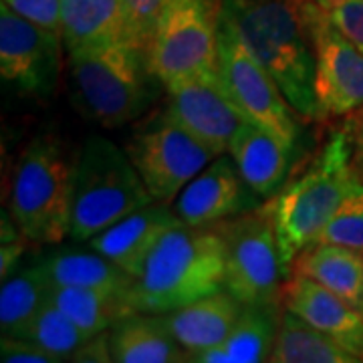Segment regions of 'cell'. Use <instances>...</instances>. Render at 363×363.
<instances>
[{
  "mask_svg": "<svg viewBox=\"0 0 363 363\" xmlns=\"http://www.w3.org/2000/svg\"><path fill=\"white\" fill-rule=\"evenodd\" d=\"M220 13L283 91L303 121H319L315 47L303 0H222Z\"/></svg>",
  "mask_w": 363,
  "mask_h": 363,
  "instance_id": "1",
  "label": "cell"
},
{
  "mask_svg": "<svg viewBox=\"0 0 363 363\" xmlns=\"http://www.w3.org/2000/svg\"><path fill=\"white\" fill-rule=\"evenodd\" d=\"M357 176L353 166V130L333 131L307 168L269 200L285 267H291L307 247L315 245Z\"/></svg>",
  "mask_w": 363,
  "mask_h": 363,
  "instance_id": "2",
  "label": "cell"
},
{
  "mask_svg": "<svg viewBox=\"0 0 363 363\" xmlns=\"http://www.w3.org/2000/svg\"><path fill=\"white\" fill-rule=\"evenodd\" d=\"M226 262L220 234L212 226L176 224L164 234L135 277L133 311H174L224 289Z\"/></svg>",
  "mask_w": 363,
  "mask_h": 363,
  "instance_id": "3",
  "label": "cell"
},
{
  "mask_svg": "<svg viewBox=\"0 0 363 363\" xmlns=\"http://www.w3.org/2000/svg\"><path fill=\"white\" fill-rule=\"evenodd\" d=\"M71 101L104 128H119L147 111L162 81L150 52L131 40L67 55ZM164 87V85H162Z\"/></svg>",
  "mask_w": 363,
  "mask_h": 363,
  "instance_id": "4",
  "label": "cell"
},
{
  "mask_svg": "<svg viewBox=\"0 0 363 363\" xmlns=\"http://www.w3.org/2000/svg\"><path fill=\"white\" fill-rule=\"evenodd\" d=\"M152 202L154 198L125 150L101 135L85 140L71 172V240H89Z\"/></svg>",
  "mask_w": 363,
  "mask_h": 363,
  "instance_id": "5",
  "label": "cell"
},
{
  "mask_svg": "<svg viewBox=\"0 0 363 363\" xmlns=\"http://www.w3.org/2000/svg\"><path fill=\"white\" fill-rule=\"evenodd\" d=\"M71 172L61 143L39 135L18 160L11 186V216L37 245H59L69 238Z\"/></svg>",
  "mask_w": 363,
  "mask_h": 363,
  "instance_id": "6",
  "label": "cell"
},
{
  "mask_svg": "<svg viewBox=\"0 0 363 363\" xmlns=\"http://www.w3.org/2000/svg\"><path fill=\"white\" fill-rule=\"evenodd\" d=\"M224 245V289L242 305L283 303L291 272L283 262L269 200L262 206L212 226Z\"/></svg>",
  "mask_w": 363,
  "mask_h": 363,
  "instance_id": "7",
  "label": "cell"
},
{
  "mask_svg": "<svg viewBox=\"0 0 363 363\" xmlns=\"http://www.w3.org/2000/svg\"><path fill=\"white\" fill-rule=\"evenodd\" d=\"M222 0H168L150 47V63L162 81L218 73V21Z\"/></svg>",
  "mask_w": 363,
  "mask_h": 363,
  "instance_id": "8",
  "label": "cell"
},
{
  "mask_svg": "<svg viewBox=\"0 0 363 363\" xmlns=\"http://www.w3.org/2000/svg\"><path fill=\"white\" fill-rule=\"evenodd\" d=\"M125 152L140 172L154 202L169 204L216 157L180 123L160 111L125 143Z\"/></svg>",
  "mask_w": 363,
  "mask_h": 363,
  "instance_id": "9",
  "label": "cell"
},
{
  "mask_svg": "<svg viewBox=\"0 0 363 363\" xmlns=\"http://www.w3.org/2000/svg\"><path fill=\"white\" fill-rule=\"evenodd\" d=\"M218 73L234 104L252 123L267 128L293 147L297 145L298 116L295 109L271 73L248 49L236 26L222 13L218 21Z\"/></svg>",
  "mask_w": 363,
  "mask_h": 363,
  "instance_id": "10",
  "label": "cell"
},
{
  "mask_svg": "<svg viewBox=\"0 0 363 363\" xmlns=\"http://www.w3.org/2000/svg\"><path fill=\"white\" fill-rule=\"evenodd\" d=\"M305 23L315 47V97L319 121L363 109V52L329 23L323 6L303 0Z\"/></svg>",
  "mask_w": 363,
  "mask_h": 363,
  "instance_id": "11",
  "label": "cell"
},
{
  "mask_svg": "<svg viewBox=\"0 0 363 363\" xmlns=\"http://www.w3.org/2000/svg\"><path fill=\"white\" fill-rule=\"evenodd\" d=\"M63 37L0 4V75L23 95L49 97L61 73Z\"/></svg>",
  "mask_w": 363,
  "mask_h": 363,
  "instance_id": "12",
  "label": "cell"
},
{
  "mask_svg": "<svg viewBox=\"0 0 363 363\" xmlns=\"http://www.w3.org/2000/svg\"><path fill=\"white\" fill-rule=\"evenodd\" d=\"M166 113L216 156L228 154L230 142L248 123L222 83L220 73H204L166 85Z\"/></svg>",
  "mask_w": 363,
  "mask_h": 363,
  "instance_id": "13",
  "label": "cell"
},
{
  "mask_svg": "<svg viewBox=\"0 0 363 363\" xmlns=\"http://www.w3.org/2000/svg\"><path fill=\"white\" fill-rule=\"evenodd\" d=\"M262 200L242 178L230 154L216 156L178 198L174 212L182 224L210 228L222 220L262 206Z\"/></svg>",
  "mask_w": 363,
  "mask_h": 363,
  "instance_id": "14",
  "label": "cell"
},
{
  "mask_svg": "<svg viewBox=\"0 0 363 363\" xmlns=\"http://www.w3.org/2000/svg\"><path fill=\"white\" fill-rule=\"evenodd\" d=\"M283 305L363 362V313L335 293L309 277L291 272L283 289Z\"/></svg>",
  "mask_w": 363,
  "mask_h": 363,
  "instance_id": "15",
  "label": "cell"
},
{
  "mask_svg": "<svg viewBox=\"0 0 363 363\" xmlns=\"http://www.w3.org/2000/svg\"><path fill=\"white\" fill-rule=\"evenodd\" d=\"M176 224H180V218L168 204L152 202L113 222L87 242L135 279L157 240Z\"/></svg>",
  "mask_w": 363,
  "mask_h": 363,
  "instance_id": "16",
  "label": "cell"
},
{
  "mask_svg": "<svg viewBox=\"0 0 363 363\" xmlns=\"http://www.w3.org/2000/svg\"><path fill=\"white\" fill-rule=\"evenodd\" d=\"M228 154L236 162L248 186L262 200H271L291 178L295 147L267 128L248 121L234 135Z\"/></svg>",
  "mask_w": 363,
  "mask_h": 363,
  "instance_id": "17",
  "label": "cell"
},
{
  "mask_svg": "<svg viewBox=\"0 0 363 363\" xmlns=\"http://www.w3.org/2000/svg\"><path fill=\"white\" fill-rule=\"evenodd\" d=\"M240 311L242 303L222 289L186 307L164 313V321L192 362L198 353L222 345L228 339Z\"/></svg>",
  "mask_w": 363,
  "mask_h": 363,
  "instance_id": "18",
  "label": "cell"
},
{
  "mask_svg": "<svg viewBox=\"0 0 363 363\" xmlns=\"http://www.w3.org/2000/svg\"><path fill=\"white\" fill-rule=\"evenodd\" d=\"M111 357L117 363L190 362L188 351L172 335L164 315L131 311L111 329Z\"/></svg>",
  "mask_w": 363,
  "mask_h": 363,
  "instance_id": "19",
  "label": "cell"
},
{
  "mask_svg": "<svg viewBox=\"0 0 363 363\" xmlns=\"http://www.w3.org/2000/svg\"><path fill=\"white\" fill-rule=\"evenodd\" d=\"M52 285L85 286L130 301L135 279L95 248L59 247L39 260Z\"/></svg>",
  "mask_w": 363,
  "mask_h": 363,
  "instance_id": "20",
  "label": "cell"
},
{
  "mask_svg": "<svg viewBox=\"0 0 363 363\" xmlns=\"http://www.w3.org/2000/svg\"><path fill=\"white\" fill-rule=\"evenodd\" d=\"M61 16L67 55L131 40L121 0H63Z\"/></svg>",
  "mask_w": 363,
  "mask_h": 363,
  "instance_id": "21",
  "label": "cell"
},
{
  "mask_svg": "<svg viewBox=\"0 0 363 363\" xmlns=\"http://www.w3.org/2000/svg\"><path fill=\"white\" fill-rule=\"evenodd\" d=\"M291 272L309 277L363 313V255L339 245L315 242L298 255Z\"/></svg>",
  "mask_w": 363,
  "mask_h": 363,
  "instance_id": "22",
  "label": "cell"
},
{
  "mask_svg": "<svg viewBox=\"0 0 363 363\" xmlns=\"http://www.w3.org/2000/svg\"><path fill=\"white\" fill-rule=\"evenodd\" d=\"M49 293L51 281L39 260L9 274L0 289L2 337H25L33 319L47 303Z\"/></svg>",
  "mask_w": 363,
  "mask_h": 363,
  "instance_id": "23",
  "label": "cell"
},
{
  "mask_svg": "<svg viewBox=\"0 0 363 363\" xmlns=\"http://www.w3.org/2000/svg\"><path fill=\"white\" fill-rule=\"evenodd\" d=\"M271 363H359L333 337L307 323L285 307Z\"/></svg>",
  "mask_w": 363,
  "mask_h": 363,
  "instance_id": "24",
  "label": "cell"
},
{
  "mask_svg": "<svg viewBox=\"0 0 363 363\" xmlns=\"http://www.w3.org/2000/svg\"><path fill=\"white\" fill-rule=\"evenodd\" d=\"M283 303H252L242 305L238 321L228 339L222 343L228 363H260L271 359L279 335Z\"/></svg>",
  "mask_w": 363,
  "mask_h": 363,
  "instance_id": "25",
  "label": "cell"
},
{
  "mask_svg": "<svg viewBox=\"0 0 363 363\" xmlns=\"http://www.w3.org/2000/svg\"><path fill=\"white\" fill-rule=\"evenodd\" d=\"M49 295L52 303L65 313L87 337L111 329L123 315L133 311L128 298L109 295L104 291H95V289H85V286H65L51 283Z\"/></svg>",
  "mask_w": 363,
  "mask_h": 363,
  "instance_id": "26",
  "label": "cell"
},
{
  "mask_svg": "<svg viewBox=\"0 0 363 363\" xmlns=\"http://www.w3.org/2000/svg\"><path fill=\"white\" fill-rule=\"evenodd\" d=\"M25 337L35 341L45 351H49L59 359V363L73 362V355L89 339L52 303L51 295L47 298V303L40 307L37 317L33 319Z\"/></svg>",
  "mask_w": 363,
  "mask_h": 363,
  "instance_id": "27",
  "label": "cell"
},
{
  "mask_svg": "<svg viewBox=\"0 0 363 363\" xmlns=\"http://www.w3.org/2000/svg\"><path fill=\"white\" fill-rule=\"evenodd\" d=\"M315 242L339 245L363 255V180L353 184Z\"/></svg>",
  "mask_w": 363,
  "mask_h": 363,
  "instance_id": "28",
  "label": "cell"
},
{
  "mask_svg": "<svg viewBox=\"0 0 363 363\" xmlns=\"http://www.w3.org/2000/svg\"><path fill=\"white\" fill-rule=\"evenodd\" d=\"M168 0H121L130 37L135 45L150 52L152 40L156 35L157 21Z\"/></svg>",
  "mask_w": 363,
  "mask_h": 363,
  "instance_id": "29",
  "label": "cell"
},
{
  "mask_svg": "<svg viewBox=\"0 0 363 363\" xmlns=\"http://www.w3.org/2000/svg\"><path fill=\"white\" fill-rule=\"evenodd\" d=\"M325 14L329 23L363 52V0H329Z\"/></svg>",
  "mask_w": 363,
  "mask_h": 363,
  "instance_id": "30",
  "label": "cell"
},
{
  "mask_svg": "<svg viewBox=\"0 0 363 363\" xmlns=\"http://www.w3.org/2000/svg\"><path fill=\"white\" fill-rule=\"evenodd\" d=\"M14 13L28 18L35 25L45 26L61 35L63 26V0H2Z\"/></svg>",
  "mask_w": 363,
  "mask_h": 363,
  "instance_id": "31",
  "label": "cell"
},
{
  "mask_svg": "<svg viewBox=\"0 0 363 363\" xmlns=\"http://www.w3.org/2000/svg\"><path fill=\"white\" fill-rule=\"evenodd\" d=\"M0 279L4 281L9 274H13L21 257L25 255L26 238L16 226L13 216L9 218L6 212H2V222H0Z\"/></svg>",
  "mask_w": 363,
  "mask_h": 363,
  "instance_id": "32",
  "label": "cell"
},
{
  "mask_svg": "<svg viewBox=\"0 0 363 363\" xmlns=\"http://www.w3.org/2000/svg\"><path fill=\"white\" fill-rule=\"evenodd\" d=\"M0 359L4 363H59V359L26 337H2Z\"/></svg>",
  "mask_w": 363,
  "mask_h": 363,
  "instance_id": "33",
  "label": "cell"
},
{
  "mask_svg": "<svg viewBox=\"0 0 363 363\" xmlns=\"http://www.w3.org/2000/svg\"><path fill=\"white\" fill-rule=\"evenodd\" d=\"M73 362L77 363H104L113 362L111 357V339H109V329L104 333H97L89 337L79 351L73 355Z\"/></svg>",
  "mask_w": 363,
  "mask_h": 363,
  "instance_id": "34",
  "label": "cell"
},
{
  "mask_svg": "<svg viewBox=\"0 0 363 363\" xmlns=\"http://www.w3.org/2000/svg\"><path fill=\"white\" fill-rule=\"evenodd\" d=\"M353 166L357 176L363 180V119L357 130H353Z\"/></svg>",
  "mask_w": 363,
  "mask_h": 363,
  "instance_id": "35",
  "label": "cell"
},
{
  "mask_svg": "<svg viewBox=\"0 0 363 363\" xmlns=\"http://www.w3.org/2000/svg\"><path fill=\"white\" fill-rule=\"evenodd\" d=\"M313 2H317V4H319V6H327V4H329V0H313Z\"/></svg>",
  "mask_w": 363,
  "mask_h": 363,
  "instance_id": "36",
  "label": "cell"
}]
</instances>
